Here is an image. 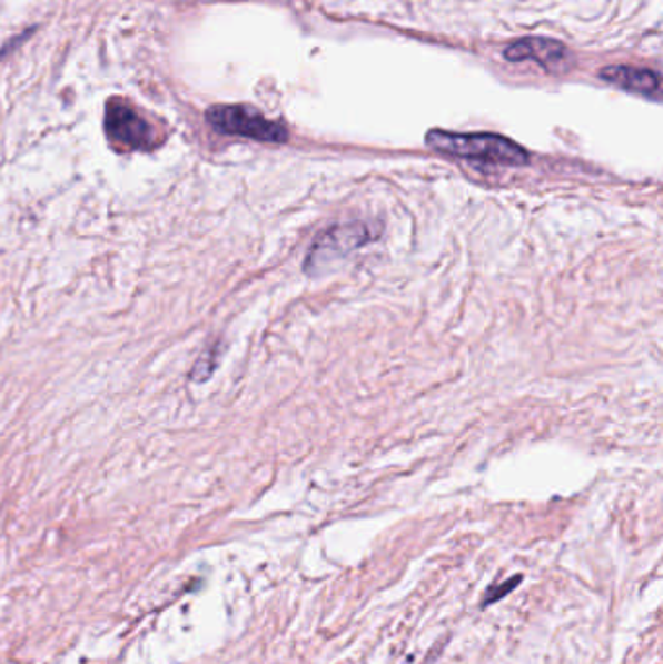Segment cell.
Returning a JSON list of instances; mask_svg holds the SVG:
<instances>
[{"label":"cell","instance_id":"obj_1","mask_svg":"<svg viewBox=\"0 0 663 664\" xmlns=\"http://www.w3.org/2000/svg\"><path fill=\"white\" fill-rule=\"evenodd\" d=\"M426 145L436 152L465 158V160L485 161V163H501V166H524L530 156L522 146H517L509 138L498 135H457L447 130H431L426 135Z\"/></svg>","mask_w":663,"mask_h":664},{"label":"cell","instance_id":"obj_2","mask_svg":"<svg viewBox=\"0 0 663 664\" xmlns=\"http://www.w3.org/2000/svg\"><path fill=\"white\" fill-rule=\"evenodd\" d=\"M210 125L224 135L254 138L261 142H286L288 130L247 106H217L207 113Z\"/></svg>","mask_w":663,"mask_h":664},{"label":"cell","instance_id":"obj_3","mask_svg":"<svg viewBox=\"0 0 663 664\" xmlns=\"http://www.w3.org/2000/svg\"><path fill=\"white\" fill-rule=\"evenodd\" d=\"M106 130L113 142L131 150H148L155 148L158 142L155 127L125 101H109L106 109Z\"/></svg>","mask_w":663,"mask_h":664},{"label":"cell","instance_id":"obj_4","mask_svg":"<svg viewBox=\"0 0 663 664\" xmlns=\"http://www.w3.org/2000/svg\"><path fill=\"white\" fill-rule=\"evenodd\" d=\"M368 239H370V229L363 221L335 226L317 239L314 249L309 252L308 260L304 262V268L308 272H316V270L321 272V268L333 265L337 259L347 257L348 252L355 251Z\"/></svg>","mask_w":663,"mask_h":664},{"label":"cell","instance_id":"obj_5","mask_svg":"<svg viewBox=\"0 0 663 664\" xmlns=\"http://www.w3.org/2000/svg\"><path fill=\"white\" fill-rule=\"evenodd\" d=\"M504 57L512 62L535 61L547 70H556L571 57L568 49L553 39L527 38L516 41L504 51Z\"/></svg>","mask_w":663,"mask_h":664},{"label":"cell","instance_id":"obj_6","mask_svg":"<svg viewBox=\"0 0 663 664\" xmlns=\"http://www.w3.org/2000/svg\"><path fill=\"white\" fill-rule=\"evenodd\" d=\"M600 77L619 86L629 92L642 93V96H657L660 92V78L652 70L634 69V67H607L600 72Z\"/></svg>","mask_w":663,"mask_h":664},{"label":"cell","instance_id":"obj_7","mask_svg":"<svg viewBox=\"0 0 663 664\" xmlns=\"http://www.w3.org/2000/svg\"><path fill=\"white\" fill-rule=\"evenodd\" d=\"M519 581H522V577H514V579L509 581V583L506 581L502 587H498L501 591H498L496 595L486 596L485 606H488V604L494 603V601H498V598H502V596L506 595V593H509V591H512V585H517Z\"/></svg>","mask_w":663,"mask_h":664}]
</instances>
